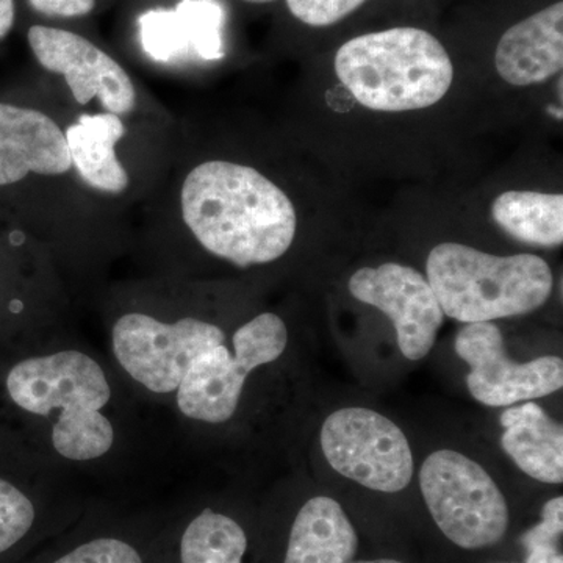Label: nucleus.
<instances>
[{
	"mask_svg": "<svg viewBox=\"0 0 563 563\" xmlns=\"http://www.w3.org/2000/svg\"><path fill=\"white\" fill-rule=\"evenodd\" d=\"M135 401L109 358L63 336L0 351V444L62 472L120 461Z\"/></svg>",
	"mask_w": 563,
	"mask_h": 563,
	"instance_id": "nucleus-1",
	"label": "nucleus"
},
{
	"mask_svg": "<svg viewBox=\"0 0 563 563\" xmlns=\"http://www.w3.org/2000/svg\"><path fill=\"white\" fill-rule=\"evenodd\" d=\"M180 217L206 254L240 269L279 261L298 232L287 192L252 166L228 161L202 162L187 174Z\"/></svg>",
	"mask_w": 563,
	"mask_h": 563,
	"instance_id": "nucleus-2",
	"label": "nucleus"
},
{
	"mask_svg": "<svg viewBox=\"0 0 563 563\" xmlns=\"http://www.w3.org/2000/svg\"><path fill=\"white\" fill-rule=\"evenodd\" d=\"M228 335L181 299L132 302L111 314L107 358L140 402L168 407L195 358Z\"/></svg>",
	"mask_w": 563,
	"mask_h": 563,
	"instance_id": "nucleus-3",
	"label": "nucleus"
},
{
	"mask_svg": "<svg viewBox=\"0 0 563 563\" xmlns=\"http://www.w3.org/2000/svg\"><path fill=\"white\" fill-rule=\"evenodd\" d=\"M333 65L355 101L388 113L435 106L454 80L453 62L443 44L417 27L355 36L340 47Z\"/></svg>",
	"mask_w": 563,
	"mask_h": 563,
	"instance_id": "nucleus-4",
	"label": "nucleus"
},
{
	"mask_svg": "<svg viewBox=\"0 0 563 563\" xmlns=\"http://www.w3.org/2000/svg\"><path fill=\"white\" fill-rule=\"evenodd\" d=\"M426 273L443 313L463 324L531 313L554 288L553 272L539 255L499 257L461 243L433 247Z\"/></svg>",
	"mask_w": 563,
	"mask_h": 563,
	"instance_id": "nucleus-5",
	"label": "nucleus"
},
{
	"mask_svg": "<svg viewBox=\"0 0 563 563\" xmlns=\"http://www.w3.org/2000/svg\"><path fill=\"white\" fill-rule=\"evenodd\" d=\"M287 347L288 328L279 314L263 312L244 321L191 363L168 406L177 424L188 432L232 424L250 374L279 362Z\"/></svg>",
	"mask_w": 563,
	"mask_h": 563,
	"instance_id": "nucleus-6",
	"label": "nucleus"
},
{
	"mask_svg": "<svg viewBox=\"0 0 563 563\" xmlns=\"http://www.w3.org/2000/svg\"><path fill=\"white\" fill-rule=\"evenodd\" d=\"M66 473L0 444V563H20L87 512Z\"/></svg>",
	"mask_w": 563,
	"mask_h": 563,
	"instance_id": "nucleus-7",
	"label": "nucleus"
},
{
	"mask_svg": "<svg viewBox=\"0 0 563 563\" xmlns=\"http://www.w3.org/2000/svg\"><path fill=\"white\" fill-rule=\"evenodd\" d=\"M420 488L433 523L462 550L495 547L509 531L506 496L465 454L440 450L429 455L420 470Z\"/></svg>",
	"mask_w": 563,
	"mask_h": 563,
	"instance_id": "nucleus-8",
	"label": "nucleus"
},
{
	"mask_svg": "<svg viewBox=\"0 0 563 563\" xmlns=\"http://www.w3.org/2000/svg\"><path fill=\"white\" fill-rule=\"evenodd\" d=\"M320 442L336 473L369 490L398 493L412 481L409 440L383 413L363 407L336 410L322 422Z\"/></svg>",
	"mask_w": 563,
	"mask_h": 563,
	"instance_id": "nucleus-9",
	"label": "nucleus"
},
{
	"mask_svg": "<svg viewBox=\"0 0 563 563\" xmlns=\"http://www.w3.org/2000/svg\"><path fill=\"white\" fill-rule=\"evenodd\" d=\"M455 352L470 366L466 385L477 402L488 407H510L553 395L563 387V362L544 355L517 363L506 354L498 325L472 322L455 336Z\"/></svg>",
	"mask_w": 563,
	"mask_h": 563,
	"instance_id": "nucleus-10",
	"label": "nucleus"
},
{
	"mask_svg": "<svg viewBox=\"0 0 563 563\" xmlns=\"http://www.w3.org/2000/svg\"><path fill=\"white\" fill-rule=\"evenodd\" d=\"M29 46L41 68L60 74L74 99L87 106L95 99L107 113H132L139 96L128 70L90 40L65 29L32 25Z\"/></svg>",
	"mask_w": 563,
	"mask_h": 563,
	"instance_id": "nucleus-11",
	"label": "nucleus"
},
{
	"mask_svg": "<svg viewBox=\"0 0 563 563\" xmlns=\"http://www.w3.org/2000/svg\"><path fill=\"white\" fill-rule=\"evenodd\" d=\"M350 291L390 318L404 357L418 362L432 351L444 313L428 277L412 266L388 262L352 274Z\"/></svg>",
	"mask_w": 563,
	"mask_h": 563,
	"instance_id": "nucleus-12",
	"label": "nucleus"
},
{
	"mask_svg": "<svg viewBox=\"0 0 563 563\" xmlns=\"http://www.w3.org/2000/svg\"><path fill=\"white\" fill-rule=\"evenodd\" d=\"M162 518L85 512L20 563H152Z\"/></svg>",
	"mask_w": 563,
	"mask_h": 563,
	"instance_id": "nucleus-13",
	"label": "nucleus"
},
{
	"mask_svg": "<svg viewBox=\"0 0 563 563\" xmlns=\"http://www.w3.org/2000/svg\"><path fill=\"white\" fill-rule=\"evenodd\" d=\"M247 525L217 504H192L162 518L152 563H247Z\"/></svg>",
	"mask_w": 563,
	"mask_h": 563,
	"instance_id": "nucleus-14",
	"label": "nucleus"
},
{
	"mask_svg": "<svg viewBox=\"0 0 563 563\" xmlns=\"http://www.w3.org/2000/svg\"><path fill=\"white\" fill-rule=\"evenodd\" d=\"M73 162L65 132L49 114L0 99V195L32 176L68 174Z\"/></svg>",
	"mask_w": 563,
	"mask_h": 563,
	"instance_id": "nucleus-15",
	"label": "nucleus"
},
{
	"mask_svg": "<svg viewBox=\"0 0 563 563\" xmlns=\"http://www.w3.org/2000/svg\"><path fill=\"white\" fill-rule=\"evenodd\" d=\"M499 76L514 87H531L558 76L563 68V3L561 0L512 25L495 52Z\"/></svg>",
	"mask_w": 563,
	"mask_h": 563,
	"instance_id": "nucleus-16",
	"label": "nucleus"
},
{
	"mask_svg": "<svg viewBox=\"0 0 563 563\" xmlns=\"http://www.w3.org/2000/svg\"><path fill=\"white\" fill-rule=\"evenodd\" d=\"M221 21L214 0H181L176 9L152 10L141 16V46L157 62L190 54L217 60L222 57Z\"/></svg>",
	"mask_w": 563,
	"mask_h": 563,
	"instance_id": "nucleus-17",
	"label": "nucleus"
},
{
	"mask_svg": "<svg viewBox=\"0 0 563 563\" xmlns=\"http://www.w3.org/2000/svg\"><path fill=\"white\" fill-rule=\"evenodd\" d=\"M357 553V531L342 504L313 496L292 517L277 563H350Z\"/></svg>",
	"mask_w": 563,
	"mask_h": 563,
	"instance_id": "nucleus-18",
	"label": "nucleus"
},
{
	"mask_svg": "<svg viewBox=\"0 0 563 563\" xmlns=\"http://www.w3.org/2000/svg\"><path fill=\"white\" fill-rule=\"evenodd\" d=\"M503 448L521 472L543 484L563 481V428L536 402L515 404L501 415Z\"/></svg>",
	"mask_w": 563,
	"mask_h": 563,
	"instance_id": "nucleus-19",
	"label": "nucleus"
},
{
	"mask_svg": "<svg viewBox=\"0 0 563 563\" xmlns=\"http://www.w3.org/2000/svg\"><path fill=\"white\" fill-rule=\"evenodd\" d=\"M125 135L121 117L113 113L81 114L66 129L73 168L81 180L107 195H121L131 185L128 169L117 154L118 143Z\"/></svg>",
	"mask_w": 563,
	"mask_h": 563,
	"instance_id": "nucleus-20",
	"label": "nucleus"
},
{
	"mask_svg": "<svg viewBox=\"0 0 563 563\" xmlns=\"http://www.w3.org/2000/svg\"><path fill=\"white\" fill-rule=\"evenodd\" d=\"M492 217L507 235L518 242L539 247L562 246L561 192L504 191L492 203Z\"/></svg>",
	"mask_w": 563,
	"mask_h": 563,
	"instance_id": "nucleus-21",
	"label": "nucleus"
},
{
	"mask_svg": "<svg viewBox=\"0 0 563 563\" xmlns=\"http://www.w3.org/2000/svg\"><path fill=\"white\" fill-rule=\"evenodd\" d=\"M366 0H287L296 20L310 27H329L361 9Z\"/></svg>",
	"mask_w": 563,
	"mask_h": 563,
	"instance_id": "nucleus-22",
	"label": "nucleus"
},
{
	"mask_svg": "<svg viewBox=\"0 0 563 563\" xmlns=\"http://www.w3.org/2000/svg\"><path fill=\"white\" fill-rule=\"evenodd\" d=\"M563 533V498L550 499L544 504L542 520L521 537L525 550L532 547H559Z\"/></svg>",
	"mask_w": 563,
	"mask_h": 563,
	"instance_id": "nucleus-23",
	"label": "nucleus"
},
{
	"mask_svg": "<svg viewBox=\"0 0 563 563\" xmlns=\"http://www.w3.org/2000/svg\"><path fill=\"white\" fill-rule=\"evenodd\" d=\"M35 13L47 18H81L90 14L96 0H27Z\"/></svg>",
	"mask_w": 563,
	"mask_h": 563,
	"instance_id": "nucleus-24",
	"label": "nucleus"
},
{
	"mask_svg": "<svg viewBox=\"0 0 563 563\" xmlns=\"http://www.w3.org/2000/svg\"><path fill=\"white\" fill-rule=\"evenodd\" d=\"M525 563H563L561 547H532L526 550Z\"/></svg>",
	"mask_w": 563,
	"mask_h": 563,
	"instance_id": "nucleus-25",
	"label": "nucleus"
},
{
	"mask_svg": "<svg viewBox=\"0 0 563 563\" xmlns=\"http://www.w3.org/2000/svg\"><path fill=\"white\" fill-rule=\"evenodd\" d=\"M16 22V2L0 0V41L7 38Z\"/></svg>",
	"mask_w": 563,
	"mask_h": 563,
	"instance_id": "nucleus-26",
	"label": "nucleus"
},
{
	"mask_svg": "<svg viewBox=\"0 0 563 563\" xmlns=\"http://www.w3.org/2000/svg\"><path fill=\"white\" fill-rule=\"evenodd\" d=\"M350 563H406L401 561H396V559H372V561H357V559H354V561Z\"/></svg>",
	"mask_w": 563,
	"mask_h": 563,
	"instance_id": "nucleus-27",
	"label": "nucleus"
},
{
	"mask_svg": "<svg viewBox=\"0 0 563 563\" xmlns=\"http://www.w3.org/2000/svg\"><path fill=\"white\" fill-rule=\"evenodd\" d=\"M243 2L257 3V5H263V3H272L276 2V0H243Z\"/></svg>",
	"mask_w": 563,
	"mask_h": 563,
	"instance_id": "nucleus-28",
	"label": "nucleus"
}]
</instances>
